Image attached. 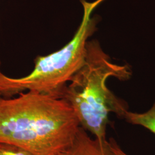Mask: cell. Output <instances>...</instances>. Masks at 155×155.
I'll use <instances>...</instances> for the list:
<instances>
[{"instance_id":"8992f818","label":"cell","mask_w":155,"mask_h":155,"mask_svg":"<svg viewBox=\"0 0 155 155\" xmlns=\"http://www.w3.org/2000/svg\"><path fill=\"white\" fill-rule=\"evenodd\" d=\"M0 155H35L28 150L15 144L0 141Z\"/></svg>"},{"instance_id":"6da1fadb","label":"cell","mask_w":155,"mask_h":155,"mask_svg":"<svg viewBox=\"0 0 155 155\" xmlns=\"http://www.w3.org/2000/svg\"><path fill=\"white\" fill-rule=\"evenodd\" d=\"M80 122L61 97L28 91L0 95V141L35 155H58L75 139Z\"/></svg>"},{"instance_id":"3957f363","label":"cell","mask_w":155,"mask_h":155,"mask_svg":"<svg viewBox=\"0 0 155 155\" xmlns=\"http://www.w3.org/2000/svg\"><path fill=\"white\" fill-rule=\"evenodd\" d=\"M105 0H82V20L72 39L63 47L47 55L36 58L31 72L26 76L12 78L0 71V95L12 97L32 91L61 97L67 83L82 66L88 39L97 30L94 9Z\"/></svg>"},{"instance_id":"9c48e42d","label":"cell","mask_w":155,"mask_h":155,"mask_svg":"<svg viewBox=\"0 0 155 155\" xmlns=\"http://www.w3.org/2000/svg\"></svg>"},{"instance_id":"277c9868","label":"cell","mask_w":155,"mask_h":155,"mask_svg":"<svg viewBox=\"0 0 155 155\" xmlns=\"http://www.w3.org/2000/svg\"><path fill=\"white\" fill-rule=\"evenodd\" d=\"M81 127L73 143L58 155H105V143L89 137Z\"/></svg>"},{"instance_id":"ba28073f","label":"cell","mask_w":155,"mask_h":155,"mask_svg":"<svg viewBox=\"0 0 155 155\" xmlns=\"http://www.w3.org/2000/svg\"><path fill=\"white\" fill-rule=\"evenodd\" d=\"M105 155H112L110 152V150H109L107 146L106 142L105 145Z\"/></svg>"},{"instance_id":"52a82bcc","label":"cell","mask_w":155,"mask_h":155,"mask_svg":"<svg viewBox=\"0 0 155 155\" xmlns=\"http://www.w3.org/2000/svg\"><path fill=\"white\" fill-rule=\"evenodd\" d=\"M107 146L112 155H127L124 152L120 146L117 144L116 141L113 139H109L106 141Z\"/></svg>"},{"instance_id":"5b68a950","label":"cell","mask_w":155,"mask_h":155,"mask_svg":"<svg viewBox=\"0 0 155 155\" xmlns=\"http://www.w3.org/2000/svg\"><path fill=\"white\" fill-rule=\"evenodd\" d=\"M124 118L130 124L147 129L155 135V102L150 109L143 113L127 110Z\"/></svg>"},{"instance_id":"7a4b0ae2","label":"cell","mask_w":155,"mask_h":155,"mask_svg":"<svg viewBox=\"0 0 155 155\" xmlns=\"http://www.w3.org/2000/svg\"><path fill=\"white\" fill-rule=\"evenodd\" d=\"M131 75L129 67L113 63L99 42L90 40L82 66L61 92V97L71 106L81 126L101 143L106 141L109 113L124 118L128 110L125 102L108 89L106 81L112 77L127 81Z\"/></svg>"}]
</instances>
